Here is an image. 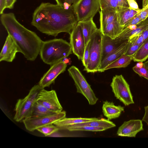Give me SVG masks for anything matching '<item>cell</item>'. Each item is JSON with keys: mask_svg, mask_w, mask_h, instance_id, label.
Returning a JSON list of instances; mask_svg holds the SVG:
<instances>
[{"mask_svg": "<svg viewBox=\"0 0 148 148\" xmlns=\"http://www.w3.org/2000/svg\"><path fill=\"white\" fill-rule=\"evenodd\" d=\"M78 21L70 6L41 3L34 11L32 25L41 32L56 37L59 33L71 34Z\"/></svg>", "mask_w": 148, "mask_h": 148, "instance_id": "cell-1", "label": "cell"}, {"mask_svg": "<svg viewBox=\"0 0 148 148\" xmlns=\"http://www.w3.org/2000/svg\"><path fill=\"white\" fill-rule=\"evenodd\" d=\"M1 23L21 53L28 60L34 61L40 53L42 41L34 32L21 24L12 12L1 14Z\"/></svg>", "mask_w": 148, "mask_h": 148, "instance_id": "cell-2", "label": "cell"}, {"mask_svg": "<svg viewBox=\"0 0 148 148\" xmlns=\"http://www.w3.org/2000/svg\"><path fill=\"white\" fill-rule=\"evenodd\" d=\"M70 43L62 39H54L42 41L40 55L45 64L51 66L62 61L72 53Z\"/></svg>", "mask_w": 148, "mask_h": 148, "instance_id": "cell-3", "label": "cell"}, {"mask_svg": "<svg viewBox=\"0 0 148 148\" xmlns=\"http://www.w3.org/2000/svg\"><path fill=\"white\" fill-rule=\"evenodd\" d=\"M38 84L34 86L24 98L18 99L15 106L14 119L17 122L23 121L30 116L32 107L36 101L38 94L42 88Z\"/></svg>", "mask_w": 148, "mask_h": 148, "instance_id": "cell-4", "label": "cell"}, {"mask_svg": "<svg viewBox=\"0 0 148 148\" xmlns=\"http://www.w3.org/2000/svg\"><path fill=\"white\" fill-rule=\"evenodd\" d=\"M102 36V33L98 29L91 38L88 61L84 69L87 73L98 72L101 61Z\"/></svg>", "mask_w": 148, "mask_h": 148, "instance_id": "cell-5", "label": "cell"}, {"mask_svg": "<svg viewBox=\"0 0 148 148\" xmlns=\"http://www.w3.org/2000/svg\"><path fill=\"white\" fill-rule=\"evenodd\" d=\"M69 75L73 79L77 89V92L83 95L90 105L95 104L98 100L90 85L79 69L72 66L68 70Z\"/></svg>", "mask_w": 148, "mask_h": 148, "instance_id": "cell-6", "label": "cell"}, {"mask_svg": "<svg viewBox=\"0 0 148 148\" xmlns=\"http://www.w3.org/2000/svg\"><path fill=\"white\" fill-rule=\"evenodd\" d=\"M71 7L78 22L93 18L100 9L99 0H79Z\"/></svg>", "mask_w": 148, "mask_h": 148, "instance_id": "cell-7", "label": "cell"}, {"mask_svg": "<svg viewBox=\"0 0 148 148\" xmlns=\"http://www.w3.org/2000/svg\"><path fill=\"white\" fill-rule=\"evenodd\" d=\"M110 86L114 96L125 106L134 103L130 86L122 75L114 76Z\"/></svg>", "mask_w": 148, "mask_h": 148, "instance_id": "cell-8", "label": "cell"}, {"mask_svg": "<svg viewBox=\"0 0 148 148\" xmlns=\"http://www.w3.org/2000/svg\"><path fill=\"white\" fill-rule=\"evenodd\" d=\"M66 112L62 111L53 115L45 116H30L25 119L22 122L26 130L33 132L40 127L55 122L65 117Z\"/></svg>", "mask_w": 148, "mask_h": 148, "instance_id": "cell-9", "label": "cell"}, {"mask_svg": "<svg viewBox=\"0 0 148 148\" xmlns=\"http://www.w3.org/2000/svg\"><path fill=\"white\" fill-rule=\"evenodd\" d=\"M36 101L54 112L58 113L62 110L63 108L54 90L48 91L42 88L39 92Z\"/></svg>", "mask_w": 148, "mask_h": 148, "instance_id": "cell-10", "label": "cell"}, {"mask_svg": "<svg viewBox=\"0 0 148 148\" xmlns=\"http://www.w3.org/2000/svg\"><path fill=\"white\" fill-rule=\"evenodd\" d=\"M70 42L72 51L79 60H82L85 43L80 26L77 24L70 34Z\"/></svg>", "mask_w": 148, "mask_h": 148, "instance_id": "cell-11", "label": "cell"}, {"mask_svg": "<svg viewBox=\"0 0 148 148\" xmlns=\"http://www.w3.org/2000/svg\"><path fill=\"white\" fill-rule=\"evenodd\" d=\"M66 67L67 64L62 61L51 65L48 71L41 77L38 84L43 88L49 87L54 82L57 77L65 71Z\"/></svg>", "mask_w": 148, "mask_h": 148, "instance_id": "cell-12", "label": "cell"}, {"mask_svg": "<svg viewBox=\"0 0 148 148\" xmlns=\"http://www.w3.org/2000/svg\"><path fill=\"white\" fill-rule=\"evenodd\" d=\"M143 130L142 120L132 119L124 122L119 127L117 134L122 137H135L138 132Z\"/></svg>", "mask_w": 148, "mask_h": 148, "instance_id": "cell-13", "label": "cell"}, {"mask_svg": "<svg viewBox=\"0 0 148 148\" xmlns=\"http://www.w3.org/2000/svg\"><path fill=\"white\" fill-rule=\"evenodd\" d=\"M18 52L21 53L19 48L12 37L8 34L0 54V61L12 62Z\"/></svg>", "mask_w": 148, "mask_h": 148, "instance_id": "cell-14", "label": "cell"}, {"mask_svg": "<svg viewBox=\"0 0 148 148\" xmlns=\"http://www.w3.org/2000/svg\"><path fill=\"white\" fill-rule=\"evenodd\" d=\"M128 40H122L117 38L113 39L102 34L101 61L110 53Z\"/></svg>", "mask_w": 148, "mask_h": 148, "instance_id": "cell-15", "label": "cell"}, {"mask_svg": "<svg viewBox=\"0 0 148 148\" xmlns=\"http://www.w3.org/2000/svg\"><path fill=\"white\" fill-rule=\"evenodd\" d=\"M128 41L126 42L116 49L109 54L101 62L98 72H104V69L109 64L124 54L126 50Z\"/></svg>", "mask_w": 148, "mask_h": 148, "instance_id": "cell-16", "label": "cell"}, {"mask_svg": "<svg viewBox=\"0 0 148 148\" xmlns=\"http://www.w3.org/2000/svg\"><path fill=\"white\" fill-rule=\"evenodd\" d=\"M124 109V107L121 105H115L112 102L106 101L103 102L102 112L109 120L118 118Z\"/></svg>", "mask_w": 148, "mask_h": 148, "instance_id": "cell-17", "label": "cell"}, {"mask_svg": "<svg viewBox=\"0 0 148 148\" xmlns=\"http://www.w3.org/2000/svg\"><path fill=\"white\" fill-rule=\"evenodd\" d=\"M100 27L101 32L109 24L117 18V11L114 9L107 8L99 11Z\"/></svg>", "mask_w": 148, "mask_h": 148, "instance_id": "cell-18", "label": "cell"}, {"mask_svg": "<svg viewBox=\"0 0 148 148\" xmlns=\"http://www.w3.org/2000/svg\"><path fill=\"white\" fill-rule=\"evenodd\" d=\"M77 24L82 29L86 45L92 35L98 29L93 20V18L78 22Z\"/></svg>", "mask_w": 148, "mask_h": 148, "instance_id": "cell-19", "label": "cell"}, {"mask_svg": "<svg viewBox=\"0 0 148 148\" xmlns=\"http://www.w3.org/2000/svg\"><path fill=\"white\" fill-rule=\"evenodd\" d=\"M83 126H89L96 127H102L106 130L116 126L115 124L109 120L105 119H99L88 121L68 126L64 130L69 127H78Z\"/></svg>", "mask_w": 148, "mask_h": 148, "instance_id": "cell-20", "label": "cell"}, {"mask_svg": "<svg viewBox=\"0 0 148 148\" xmlns=\"http://www.w3.org/2000/svg\"><path fill=\"white\" fill-rule=\"evenodd\" d=\"M148 27V17L145 20L139 23L134 29L128 31H122L117 37L121 40H128L131 37L138 35Z\"/></svg>", "mask_w": 148, "mask_h": 148, "instance_id": "cell-21", "label": "cell"}, {"mask_svg": "<svg viewBox=\"0 0 148 148\" xmlns=\"http://www.w3.org/2000/svg\"><path fill=\"white\" fill-rule=\"evenodd\" d=\"M98 119L96 118H67L65 117L55 122L53 124L58 127L59 130H64L65 127L70 125Z\"/></svg>", "mask_w": 148, "mask_h": 148, "instance_id": "cell-22", "label": "cell"}, {"mask_svg": "<svg viewBox=\"0 0 148 148\" xmlns=\"http://www.w3.org/2000/svg\"><path fill=\"white\" fill-rule=\"evenodd\" d=\"M124 27L121 26L117 18L108 25L102 31V34L112 39L116 38L122 32Z\"/></svg>", "mask_w": 148, "mask_h": 148, "instance_id": "cell-23", "label": "cell"}, {"mask_svg": "<svg viewBox=\"0 0 148 148\" xmlns=\"http://www.w3.org/2000/svg\"><path fill=\"white\" fill-rule=\"evenodd\" d=\"M133 58V56H126L124 54L106 66L104 71L112 68L125 67L130 64Z\"/></svg>", "mask_w": 148, "mask_h": 148, "instance_id": "cell-24", "label": "cell"}, {"mask_svg": "<svg viewBox=\"0 0 148 148\" xmlns=\"http://www.w3.org/2000/svg\"><path fill=\"white\" fill-rule=\"evenodd\" d=\"M135 62H143L148 58V37L133 56Z\"/></svg>", "mask_w": 148, "mask_h": 148, "instance_id": "cell-25", "label": "cell"}, {"mask_svg": "<svg viewBox=\"0 0 148 148\" xmlns=\"http://www.w3.org/2000/svg\"><path fill=\"white\" fill-rule=\"evenodd\" d=\"M56 113L49 110L36 101L33 105L30 116H47Z\"/></svg>", "mask_w": 148, "mask_h": 148, "instance_id": "cell-26", "label": "cell"}, {"mask_svg": "<svg viewBox=\"0 0 148 148\" xmlns=\"http://www.w3.org/2000/svg\"><path fill=\"white\" fill-rule=\"evenodd\" d=\"M101 10L107 8H112L118 12L124 8H121L117 0H99Z\"/></svg>", "mask_w": 148, "mask_h": 148, "instance_id": "cell-27", "label": "cell"}, {"mask_svg": "<svg viewBox=\"0 0 148 148\" xmlns=\"http://www.w3.org/2000/svg\"><path fill=\"white\" fill-rule=\"evenodd\" d=\"M130 8H125L117 12V18L121 25L124 27L129 20Z\"/></svg>", "mask_w": 148, "mask_h": 148, "instance_id": "cell-28", "label": "cell"}, {"mask_svg": "<svg viewBox=\"0 0 148 148\" xmlns=\"http://www.w3.org/2000/svg\"><path fill=\"white\" fill-rule=\"evenodd\" d=\"M59 130V128L53 124H50L39 127L37 130L45 136H48L57 132Z\"/></svg>", "mask_w": 148, "mask_h": 148, "instance_id": "cell-29", "label": "cell"}, {"mask_svg": "<svg viewBox=\"0 0 148 148\" xmlns=\"http://www.w3.org/2000/svg\"><path fill=\"white\" fill-rule=\"evenodd\" d=\"M66 130L70 131H87L92 132L102 131L107 130L102 127H96L89 126H83L78 127H69Z\"/></svg>", "mask_w": 148, "mask_h": 148, "instance_id": "cell-30", "label": "cell"}, {"mask_svg": "<svg viewBox=\"0 0 148 148\" xmlns=\"http://www.w3.org/2000/svg\"><path fill=\"white\" fill-rule=\"evenodd\" d=\"M142 45L131 43L128 40L127 47L124 54L126 56H133Z\"/></svg>", "mask_w": 148, "mask_h": 148, "instance_id": "cell-31", "label": "cell"}, {"mask_svg": "<svg viewBox=\"0 0 148 148\" xmlns=\"http://www.w3.org/2000/svg\"><path fill=\"white\" fill-rule=\"evenodd\" d=\"M132 69L140 76L143 77L148 80V68L144 63L140 67L135 65L133 67Z\"/></svg>", "mask_w": 148, "mask_h": 148, "instance_id": "cell-32", "label": "cell"}, {"mask_svg": "<svg viewBox=\"0 0 148 148\" xmlns=\"http://www.w3.org/2000/svg\"><path fill=\"white\" fill-rule=\"evenodd\" d=\"M90 43V39L86 45L83 58L82 60L83 65L84 67L86 66L88 61Z\"/></svg>", "mask_w": 148, "mask_h": 148, "instance_id": "cell-33", "label": "cell"}, {"mask_svg": "<svg viewBox=\"0 0 148 148\" xmlns=\"http://www.w3.org/2000/svg\"><path fill=\"white\" fill-rule=\"evenodd\" d=\"M143 21L139 14L130 19L125 25L124 28L129 25H135L140 23Z\"/></svg>", "mask_w": 148, "mask_h": 148, "instance_id": "cell-34", "label": "cell"}, {"mask_svg": "<svg viewBox=\"0 0 148 148\" xmlns=\"http://www.w3.org/2000/svg\"><path fill=\"white\" fill-rule=\"evenodd\" d=\"M129 8L130 9L136 10H139L138 5L135 0H127Z\"/></svg>", "mask_w": 148, "mask_h": 148, "instance_id": "cell-35", "label": "cell"}, {"mask_svg": "<svg viewBox=\"0 0 148 148\" xmlns=\"http://www.w3.org/2000/svg\"><path fill=\"white\" fill-rule=\"evenodd\" d=\"M143 8V10L139 14L143 21L145 20L148 17V5Z\"/></svg>", "mask_w": 148, "mask_h": 148, "instance_id": "cell-36", "label": "cell"}, {"mask_svg": "<svg viewBox=\"0 0 148 148\" xmlns=\"http://www.w3.org/2000/svg\"><path fill=\"white\" fill-rule=\"evenodd\" d=\"M143 8L140 9L139 10H133L130 9V10L129 13V20L134 18V16H136L143 10Z\"/></svg>", "mask_w": 148, "mask_h": 148, "instance_id": "cell-37", "label": "cell"}, {"mask_svg": "<svg viewBox=\"0 0 148 148\" xmlns=\"http://www.w3.org/2000/svg\"><path fill=\"white\" fill-rule=\"evenodd\" d=\"M16 0H5V8L10 9H12L14 8L15 3Z\"/></svg>", "mask_w": 148, "mask_h": 148, "instance_id": "cell-38", "label": "cell"}, {"mask_svg": "<svg viewBox=\"0 0 148 148\" xmlns=\"http://www.w3.org/2000/svg\"><path fill=\"white\" fill-rule=\"evenodd\" d=\"M119 6L121 8H129V6L127 0H117Z\"/></svg>", "mask_w": 148, "mask_h": 148, "instance_id": "cell-39", "label": "cell"}, {"mask_svg": "<svg viewBox=\"0 0 148 148\" xmlns=\"http://www.w3.org/2000/svg\"><path fill=\"white\" fill-rule=\"evenodd\" d=\"M79 0H66L64 6L66 8H69L72 4L75 3Z\"/></svg>", "mask_w": 148, "mask_h": 148, "instance_id": "cell-40", "label": "cell"}, {"mask_svg": "<svg viewBox=\"0 0 148 148\" xmlns=\"http://www.w3.org/2000/svg\"><path fill=\"white\" fill-rule=\"evenodd\" d=\"M145 112L142 119V121L145 122L148 125V105L144 107Z\"/></svg>", "mask_w": 148, "mask_h": 148, "instance_id": "cell-41", "label": "cell"}, {"mask_svg": "<svg viewBox=\"0 0 148 148\" xmlns=\"http://www.w3.org/2000/svg\"><path fill=\"white\" fill-rule=\"evenodd\" d=\"M5 0H0V14H1L3 13L4 10L5 8Z\"/></svg>", "mask_w": 148, "mask_h": 148, "instance_id": "cell-42", "label": "cell"}, {"mask_svg": "<svg viewBox=\"0 0 148 148\" xmlns=\"http://www.w3.org/2000/svg\"><path fill=\"white\" fill-rule=\"evenodd\" d=\"M141 34L143 36L145 40L148 37V27Z\"/></svg>", "mask_w": 148, "mask_h": 148, "instance_id": "cell-43", "label": "cell"}, {"mask_svg": "<svg viewBox=\"0 0 148 148\" xmlns=\"http://www.w3.org/2000/svg\"><path fill=\"white\" fill-rule=\"evenodd\" d=\"M57 4L64 6V5L65 2L66 0H55Z\"/></svg>", "mask_w": 148, "mask_h": 148, "instance_id": "cell-44", "label": "cell"}, {"mask_svg": "<svg viewBox=\"0 0 148 148\" xmlns=\"http://www.w3.org/2000/svg\"><path fill=\"white\" fill-rule=\"evenodd\" d=\"M144 63L148 68V60Z\"/></svg>", "mask_w": 148, "mask_h": 148, "instance_id": "cell-45", "label": "cell"}, {"mask_svg": "<svg viewBox=\"0 0 148 148\" xmlns=\"http://www.w3.org/2000/svg\"></svg>", "mask_w": 148, "mask_h": 148, "instance_id": "cell-46", "label": "cell"}]
</instances>
